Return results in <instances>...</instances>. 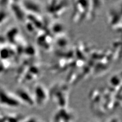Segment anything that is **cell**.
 Returning <instances> with one entry per match:
<instances>
[{
  "label": "cell",
  "instance_id": "cell-1",
  "mask_svg": "<svg viewBox=\"0 0 122 122\" xmlns=\"http://www.w3.org/2000/svg\"><path fill=\"white\" fill-rule=\"evenodd\" d=\"M69 6L65 1H49L46 4V10L52 18H58L66 12Z\"/></svg>",
  "mask_w": 122,
  "mask_h": 122
},
{
  "label": "cell",
  "instance_id": "cell-2",
  "mask_svg": "<svg viewBox=\"0 0 122 122\" xmlns=\"http://www.w3.org/2000/svg\"><path fill=\"white\" fill-rule=\"evenodd\" d=\"M108 22L109 26L113 30L121 32L122 11L116 9H110L108 13Z\"/></svg>",
  "mask_w": 122,
  "mask_h": 122
},
{
  "label": "cell",
  "instance_id": "cell-3",
  "mask_svg": "<svg viewBox=\"0 0 122 122\" xmlns=\"http://www.w3.org/2000/svg\"><path fill=\"white\" fill-rule=\"evenodd\" d=\"M53 97L56 100H62L66 102L69 93V89L67 85L62 83H58L52 87L50 92Z\"/></svg>",
  "mask_w": 122,
  "mask_h": 122
},
{
  "label": "cell",
  "instance_id": "cell-4",
  "mask_svg": "<svg viewBox=\"0 0 122 122\" xmlns=\"http://www.w3.org/2000/svg\"><path fill=\"white\" fill-rule=\"evenodd\" d=\"M49 92L41 84H37L34 87V99L38 103H44L49 97Z\"/></svg>",
  "mask_w": 122,
  "mask_h": 122
},
{
  "label": "cell",
  "instance_id": "cell-5",
  "mask_svg": "<svg viewBox=\"0 0 122 122\" xmlns=\"http://www.w3.org/2000/svg\"><path fill=\"white\" fill-rule=\"evenodd\" d=\"M42 33H38L37 40L38 44L40 46L44 48L46 50L50 49L52 42V38L51 35V33L44 32V30H41Z\"/></svg>",
  "mask_w": 122,
  "mask_h": 122
},
{
  "label": "cell",
  "instance_id": "cell-6",
  "mask_svg": "<svg viewBox=\"0 0 122 122\" xmlns=\"http://www.w3.org/2000/svg\"><path fill=\"white\" fill-rule=\"evenodd\" d=\"M22 6L24 8V9L29 11V14L40 15L41 13V6L36 1H24L22 3Z\"/></svg>",
  "mask_w": 122,
  "mask_h": 122
},
{
  "label": "cell",
  "instance_id": "cell-7",
  "mask_svg": "<svg viewBox=\"0 0 122 122\" xmlns=\"http://www.w3.org/2000/svg\"><path fill=\"white\" fill-rule=\"evenodd\" d=\"M65 30L64 25L58 22L54 23L51 26V33L58 37L63 36Z\"/></svg>",
  "mask_w": 122,
  "mask_h": 122
},
{
  "label": "cell",
  "instance_id": "cell-8",
  "mask_svg": "<svg viewBox=\"0 0 122 122\" xmlns=\"http://www.w3.org/2000/svg\"><path fill=\"white\" fill-rule=\"evenodd\" d=\"M18 94L23 100H25L26 102L29 103H33L34 102V99L33 95H31L29 91L25 89H20L17 92Z\"/></svg>",
  "mask_w": 122,
  "mask_h": 122
},
{
  "label": "cell",
  "instance_id": "cell-9",
  "mask_svg": "<svg viewBox=\"0 0 122 122\" xmlns=\"http://www.w3.org/2000/svg\"><path fill=\"white\" fill-rule=\"evenodd\" d=\"M110 85L113 86L118 87V86H121V75L120 74H117L113 75L110 79Z\"/></svg>",
  "mask_w": 122,
  "mask_h": 122
}]
</instances>
